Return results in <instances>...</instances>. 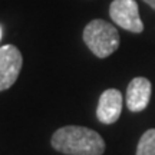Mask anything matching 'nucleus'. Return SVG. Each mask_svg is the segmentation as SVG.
<instances>
[{"label":"nucleus","mask_w":155,"mask_h":155,"mask_svg":"<svg viewBox=\"0 0 155 155\" xmlns=\"http://www.w3.org/2000/svg\"><path fill=\"white\" fill-rule=\"evenodd\" d=\"M52 147L66 155H102L105 141L91 128L69 125L59 128L53 134Z\"/></svg>","instance_id":"nucleus-1"},{"label":"nucleus","mask_w":155,"mask_h":155,"mask_svg":"<svg viewBox=\"0 0 155 155\" xmlns=\"http://www.w3.org/2000/svg\"><path fill=\"white\" fill-rule=\"evenodd\" d=\"M83 42L101 59L111 56L119 46V33L111 23L95 19L83 29Z\"/></svg>","instance_id":"nucleus-2"},{"label":"nucleus","mask_w":155,"mask_h":155,"mask_svg":"<svg viewBox=\"0 0 155 155\" xmlns=\"http://www.w3.org/2000/svg\"><path fill=\"white\" fill-rule=\"evenodd\" d=\"M109 15L114 22L132 33H141L144 23L139 17V9L135 0H114L109 6Z\"/></svg>","instance_id":"nucleus-3"},{"label":"nucleus","mask_w":155,"mask_h":155,"mask_svg":"<svg viewBox=\"0 0 155 155\" xmlns=\"http://www.w3.org/2000/svg\"><path fill=\"white\" fill-rule=\"evenodd\" d=\"M23 58L20 50L13 45L0 48V92L13 86L22 71Z\"/></svg>","instance_id":"nucleus-4"},{"label":"nucleus","mask_w":155,"mask_h":155,"mask_svg":"<svg viewBox=\"0 0 155 155\" xmlns=\"http://www.w3.org/2000/svg\"><path fill=\"white\" fill-rule=\"evenodd\" d=\"M122 112V94L118 89H106L99 96L96 116L102 124H115Z\"/></svg>","instance_id":"nucleus-5"},{"label":"nucleus","mask_w":155,"mask_h":155,"mask_svg":"<svg viewBox=\"0 0 155 155\" xmlns=\"http://www.w3.org/2000/svg\"><path fill=\"white\" fill-rule=\"evenodd\" d=\"M152 86L147 78H134L127 88V106L129 111L139 112L145 109L151 99Z\"/></svg>","instance_id":"nucleus-6"},{"label":"nucleus","mask_w":155,"mask_h":155,"mask_svg":"<svg viewBox=\"0 0 155 155\" xmlns=\"http://www.w3.org/2000/svg\"><path fill=\"white\" fill-rule=\"evenodd\" d=\"M137 155H155V129H148L142 134L137 147Z\"/></svg>","instance_id":"nucleus-7"},{"label":"nucleus","mask_w":155,"mask_h":155,"mask_svg":"<svg viewBox=\"0 0 155 155\" xmlns=\"http://www.w3.org/2000/svg\"><path fill=\"white\" fill-rule=\"evenodd\" d=\"M144 2H145V3H147L148 6H151V7H152V9L155 10V0H144Z\"/></svg>","instance_id":"nucleus-8"},{"label":"nucleus","mask_w":155,"mask_h":155,"mask_svg":"<svg viewBox=\"0 0 155 155\" xmlns=\"http://www.w3.org/2000/svg\"><path fill=\"white\" fill-rule=\"evenodd\" d=\"M0 39H2V28H0Z\"/></svg>","instance_id":"nucleus-9"}]
</instances>
